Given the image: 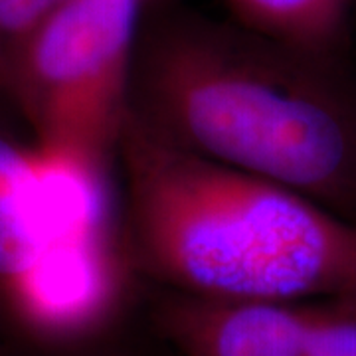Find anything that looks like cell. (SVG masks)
Wrapping results in <instances>:
<instances>
[{"label":"cell","mask_w":356,"mask_h":356,"mask_svg":"<svg viewBox=\"0 0 356 356\" xmlns=\"http://www.w3.org/2000/svg\"><path fill=\"white\" fill-rule=\"evenodd\" d=\"M127 121L356 222V86L337 60L242 26L168 18L139 32Z\"/></svg>","instance_id":"6da1fadb"},{"label":"cell","mask_w":356,"mask_h":356,"mask_svg":"<svg viewBox=\"0 0 356 356\" xmlns=\"http://www.w3.org/2000/svg\"><path fill=\"white\" fill-rule=\"evenodd\" d=\"M115 165L135 275L234 303L356 291V222L305 194L168 147L127 119Z\"/></svg>","instance_id":"7a4b0ae2"},{"label":"cell","mask_w":356,"mask_h":356,"mask_svg":"<svg viewBox=\"0 0 356 356\" xmlns=\"http://www.w3.org/2000/svg\"><path fill=\"white\" fill-rule=\"evenodd\" d=\"M143 0H64L10 54L36 147L115 166Z\"/></svg>","instance_id":"3957f363"},{"label":"cell","mask_w":356,"mask_h":356,"mask_svg":"<svg viewBox=\"0 0 356 356\" xmlns=\"http://www.w3.org/2000/svg\"><path fill=\"white\" fill-rule=\"evenodd\" d=\"M154 318L182 356H356V291L257 303L168 293Z\"/></svg>","instance_id":"277c9868"},{"label":"cell","mask_w":356,"mask_h":356,"mask_svg":"<svg viewBox=\"0 0 356 356\" xmlns=\"http://www.w3.org/2000/svg\"><path fill=\"white\" fill-rule=\"evenodd\" d=\"M51 222L38 149L0 131V332L34 344L51 261L74 248Z\"/></svg>","instance_id":"5b68a950"},{"label":"cell","mask_w":356,"mask_h":356,"mask_svg":"<svg viewBox=\"0 0 356 356\" xmlns=\"http://www.w3.org/2000/svg\"><path fill=\"white\" fill-rule=\"evenodd\" d=\"M238 26L261 38L337 60L346 38L350 0H226Z\"/></svg>","instance_id":"8992f818"},{"label":"cell","mask_w":356,"mask_h":356,"mask_svg":"<svg viewBox=\"0 0 356 356\" xmlns=\"http://www.w3.org/2000/svg\"><path fill=\"white\" fill-rule=\"evenodd\" d=\"M64 0H0V48L10 58L22 40Z\"/></svg>","instance_id":"52a82bcc"},{"label":"cell","mask_w":356,"mask_h":356,"mask_svg":"<svg viewBox=\"0 0 356 356\" xmlns=\"http://www.w3.org/2000/svg\"><path fill=\"white\" fill-rule=\"evenodd\" d=\"M0 102L8 103L13 109L18 111L16 107V93H14V77L10 58L6 56V51L0 48Z\"/></svg>","instance_id":"ba28073f"}]
</instances>
